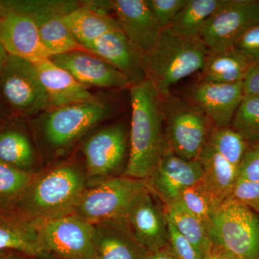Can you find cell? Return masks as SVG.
Returning <instances> with one entry per match:
<instances>
[{
	"label": "cell",
	"instance_id": "484cf974",
	"mask_svg": "<svg viewBox=\"0 0 259 259\" xmlns=\"http://www.w3.org/2000/svg\"><path fill=\"white\" fill-rule=\"evenodd\" d=\"M164 206L167 220L204 256L212 247L207 227L180 202Z\"/></svg>",
	"mask_w": 259,
	"mask_h": 259
},
{
	"label": "cell",
	"instance_id": "e575fe53",
	"mask_svg": "<svg viewBox=\"0 0 259 259\" xmlns=\"http://www.w3.org/2000/svg\"><path fill=\"white\" fill-rule=\"evenodd\" d=\"M167 246L178 259H203L195 247L168 221Z\"/></svg>",
	"mask_w": 259,
	"mask_h": 259
},
{
	"label": "cell",
	"instance_id": "5b68a950",
	"mask_svg": "<svg viewBox=\"0 0 259 259\" xmlns=\"http://www.w3.org/2000/svg\"><path fill=\"white\" fill-rule=\"evenodd\" d=\"M160 97L168 148L184 159H198L207 144L212 122L187 99L171 93Z\"/></svg>",
	"mask_w": 259,
	"mask_h": 259
},
{
	"label": "cell",
	"instance_id": "d6986e66",
	"mask_svg": "<svg viewBox=\"0 0 259 259\" xmlns=\"http://www.w3.org/2000/svg\"><path fill=\"white\" fill-rule=\"evenodd\" d=\"M125 76L131 86L147 79L142 55L135 49L121 30L100 37L88 48Z\"/></svg>",
	"mask_w": 259,
	"mask_h": 259
},
{
	"label": "cell",
	"instance_id": "7a4b0ae2",
	"mask_svg": "<svg viewBox=\"0 0 259 259\" xmlns=\"http://www.w3.org/2000/svg\"><path fill=\"white\" fill-rule=\"evenodd\" d=\"M208 51L200 37L163 28L152 50L142 56L146 77L160 97L168 95L175 83L202 71Z\"/></svg>",
	"mask_w": 259,
	"mask_h": 259
},
{
	"label": "cell",
	"instance_id": "1f68e13d",
	"mask_svg": "<svg viewBox=\"0 0 259 259\" xmlns=\"http://www.w3.org/2000/svg\"><path fill=\"white\" fill-rule=\"evenodd\" d=\"M34 180L31 172L0 161V197H14L26 192Z\"/></svg>",
	"mask_w": 259,
	"mask_h": 259
},
{
	"label": "cell",
	"instance_id": "3957f363",
	"mask_svg": "<svg viewBox=\"0 0 259 259\" xmlns=\"http://www.w3.org/2000/svg\"><path fill=\"white\" fill-rule=\"evenodd\" d=\"M115 113L114 103L98 97L93 101L48 109L36 115L35 125L46 146L59 152Z\"/></svg>",
	"mask_w": 259,
	"mask_h": 259
},
{
	"label": "cell",
	"instance_id": "52a82bcc",
	"mask_svg": "<svg viewBox=\"0 0 259 259\" xmlns=\"http://www.w3.org/2000/svg\"><path fill=\"white\" fill-rule=\"evenodd\" d=\"M148 189L146 180L110 177L85 190L73 213L92 224L125 220L135 201Z\"/></svg>",
	"mask_w": 259,
	"mask_h": 259
},
{
	"label": "cell",
	"instance_id": "603a6c76",
	"mask_svg": "<svg viewBox=\"0 0 259 259\" xmlns=\"http://www.w3.org/2000/svg\"><path fill=\"white\" fill-rule=\"evenodd\" d=\"M202 167L201 182L218 203L231 195L238 179V168L206 144L198 158Z\"/></svg>",
	"mask_w": 259,
	"mask_h": 259
},
{
	"label": "cell",
	"instance_id": "30bf717a",
	"mask_svg": "<svg viewBox=\"0 0 259 259\" xmlns=\"http://www.w3.org/2000/svg\"><path fill=\"white\" fill-rule=\"evenodd\" d=\"M44 249L61 259H93L94 225L74 213L35 221Z\"/></svg>",
	"mask_w": 259,
	"mask_h": 259
},
{
	"label": "cell",
	"instance_id": "6da1fadb",
	"mask_svg": "<svg viewBox=\"0 0 259 259\" xmlns=\"http://www.w3.org/2000/svg\"><path fill=\"white\" fill-rule=\"evenodd\" d=\"M128 90L131 105L129 156L123 176L146 180L168 148L161 97L148 79Z\"/></svg>",
	"mask_w": 259,
	"mask_h": 259
},
{
	"label": "cell",
	"instance_id": "4316f807",
	"mask_svg": "<svg viewBox=\"0 0 259 259\" xmlns=\"http://www.w3.org/2000/svg\"><path fill=\"white\" fill-rule=\"evenodd\" d=\"M223 0H187L168 28L190 37H199L204 23L219 8Z\"/></svg>",
	"mask_w": 259,
	"mask_h": 259
},
{
	"label": "cell",
	"instance_id": "44dd1931",
	"mask_svg": "<svg viewBox=\"0 0 259 259\" xmlns=\"http://www.w3.org/2000/svg\"><path fill=\"white\" fill-rule=\"evenodd\" d=\"M94 225L93 259H146L148 252L135 240L125 220Z\"/></svg>",
	"mask_w": 259,
	"mask_h": 259
},
{
	"label": "cell",
	"instance_id": "cb8c5ba5",
	"mask_svg": "<svg viewBox=\"0 0 259 259\" xmlns=\"http://www.w3.org/2000/svg\"><path fill=\"white\" fill-rule=\"evenodd\" d=\"M252 65L235 47L208 51L199 80L232 83L243 81Z\"/></svg>",
	"mask_w": 259,
	"mask_h": 259
},
{
	"label": "cell",
	"instance_id": "8fae6325",
	"mask_svg": "<svg viewBox=\"0 0 259 259\" xmlns=\"http://www.w3.org/2000/svg\"><path fill=\"white\" fill-rule=\"evenodd\" d=\"M259 23V1L223 0L204 23L199 37L209 51L233 47L245 32Z\"/></svg>",
	"mask_w": 259,
	"mask_h": 259
},
{
	"label": "cell",
	"instance_id": "9c48e42d",
	"mask_svg": "<svg viewBox=\"0 0 259 259\" xmlns=\"http://www.w3.org/2000/svg\"><path fill=\"white\" fill-rule=\"evenodd\" d=\"M0 95L19 115L36 116L48 109L47 93L36 65L15 56H8L0 77Z\"/></svg>",
	"mask_w": 259,
	"mask_h": 259
},
{
	"label": "cell",
	"instance_id": "277c9868",
	"mask_svg": "<svg viewBox=\"0 0 259 259\" xmlns=\"http://www.w3.org/2000/svg\"><path fill=\"white\" fill-rule=\"evenodd\" d=\"M85 177L79 166L67 163L32 181L26 190L27 207L32 221H45L73 213L86 190Z\"/></svg>",
	"mask_w": 259,
	"mask_h": 259
},
{
	"label": "cell",
	"instance_id": "ab89813d",
	"mask_svg": "<svg viewBox=\"0 0 259 259\" xmlns=\"http://www.w3.org/2000/svg\"><path fill=\"white\" fill-rule=\"evenodd\" d=\"M146 259H178L168 246L155 252H148Z\"/></svg>",
	"mask_w": 259,
	"mask_h": 259
},
{
	"label": "cell",
	"instance_id": "8992f818",
	"mask_svg": "<svg viewBox=\"0 0 259 259\" xmlns=\"http://www.w3.org/2000/svg\"><path fill=\"white\" fill-rule=\"evenodd\" d=\"M212 243L238 259H259V215L244 204L226 199L209 225Z\"/></svg>",
	"mask_w": 259,
	"mask_h": 259
},
{
	"label": "cell",
	"instance_id": "f546056e",
	"mask_svg": "<svg viewBox=\"0 0 259 259\" xmlns=\"http://www.w3.org/2000/svg\"><path fill=\"white\" fill-rule=\"evenodd\" d=\"M231 127L239 133L249 145L259 142V95L243 97Z\"/></svg>",
	"mask_w": 259,
	"mask_h": 259
},
{
	"label": "cell",
	"instance_id": "d6a6232c",
	"mask_svg": "<svg viewBox=\"0 0 259 259\" xmlns=\"http://www.w3.org/2000/svg\"><path fill=\"white\" fill-rule=\"evenodd\" d=\"M187 0H147L148 7L162 28H166L185 6Z\"/></svg>",
	"mask_w": 259,
	"mask_h": 259
},
{
	"label": "cell",
	"instance_id": "f35d334b",
	"mask_svg": "<svg viewBox=\"0 0 259 259\" xmlns=\"http://www.w3.org/2000/svg\"><path fill=\"white\" fill-rule=\"evenodd\" d=\"M203 259H238L227 251L222 247L212 243L208 253L203 257Z\"/></svg>",
	"mask_w": 259,
	"mask_h": 259
},
{
	"label": "cell",
	"instance_id": "d590c367",
	"mask_svg": "<svg viewBox=\"0 0 259 259\" xmlns=\"http://www.w3.org/2000/svg\"><path fill=\"white\" fill-rule=\"evenodd\" d=\"M251 65L259 63V23L250 28L234 46Z\"/></svg>",
	"mask_w": 259,
	"mask_h": 259
},
{
	"label": "cell",
	"instance_id": "74e56055",
	"mask_svg": "<svg viewBox=\"0 0 259 259\" xmlns=\"http://www.w3.org/2000/svg\"><path fill=\"white\" fill-rule=\"evenodd\" d=\"M242 83L244 96L259 95V63L250 66Z\"/></svg>",
	"mask_w": 259,
	"mask_h": 259
},
{
	"label": "cell",
	"instance_id": "83f0119b",
	"mask_svg": "<svg viewBox=\"0 0 259 259\" xmlns=\"http://www.w3.org/2000/svg\"><path fill=\"white\" fill-rule=\"evenodd\" d=\"M35 160L32 142L23 131L8 130L0 134V161L30 172Z\"/></svg>",
	"mask_w": 259,
	"mask_h": 259
},
{
	"label": "cell",
	"instance_id": "f1b7e54d",
	"mask_svg": "<svg viewBox=\"0 0 259 259\" xmlns=\"http://www.w3.org/2000/svg\"><path fill=\"white\" fill-rule=\"evenodd\" d=\"M207 144L225 159L238 168L249 144L233 127L212 126Z\"/></svg>",
	"mask_w": 259,
	"mask_h": 259
},
{
	"label": "cell",
	"instance_id": "ba28073f",
	"mask_svg": "<svg viewBox=\"0 0 259 259\" xmlns=\"http://www.w3.org/2000/svg\"><path fill=\"white\" fill-rule=\"evenodd\" d=\"M81 5V2L71 0L0 2V8L24 13L33 20L50 57L71 51L87 50L74 40L64 22V17Z\"/></svg>",
	"mask_w": 259,
	"mask_h": 259
},
{
	"label": "cell",
	"instance_id": "d4e9b609",
	"mask_svg": "<svg viewBox=\"0 0 259 259\" xmlns=\"http://www.w3.org/2000/svg\"><path fill=\"white\" fill-rule=\"evenodd\" d=\"M10 248L40 259L51 258L44 249L35 221H0V250Z\"/></svg>",
	"mask_w": 259,
	"mask_h": 259
},
{
	"label": "cell",
	"instance_id": "60d3db41",
	"mask_svg": "<svg viewBox=\"0 0 259 259\" xmlns=\"http://www.w3.org/2000/svg\"><path fill=\"white\" fill-rule=\"evenodd\" d=\"M8 54L5 50V48L0 42V77L3 74L4 71L5 64H6L7 60H8Z\"/></svg>",
	"mask_w": 259,
	"mask_h": 259
},
{
	"label": "cell",
	"instance_id": "e0dca14e",
	"mask_svg": "<svg viewBox=\"0 0 259 259\" xmlns=\"http://www.w3.org/2000/svg\"><path fill=\"white\" fill-rule=\"evenodd\" d=\"M113 12L120 30L141 55L152 50L162 30L150 9L147 0H112Z\"/></svg>",
	"mask_w": 259,
	"mask_h": 259
},
{
	"label": "cell",
	"instance_id": "7c38bea8",
	"mask_svg": "<svg viewBox=\"0 0 259 259\" xmlns=\"http://www.w3.org/2000/svg\"><path fill=\"white\" fill-rule=\"evenodd\" d=\"M129 148V129L124 122L106 126L85 141L82 152L90 177L113 175L125 163Z\"/></svg>",
	"mask_w": 259,
	"mask_h": 259
},
{
	"label": "cell",
	"instance_id": "ac0fdd59",
	"mask_svg": "<svg viewBox=\"0 0 259 259\" xmlns=\"http://www.w3.org/2000/svg\"><path fill=\"white\" fill-rule=\"evenodd\" d=\"M244 97L242 81L232 83L207 82L199 80L189 90L187 100L207 116L213 126H231Z\"/></svg>",
	"mask_w": 259,
	"mask_h": 259
},
{
	"label": "cell",
	"instance_id": "8d00e7d4",
	"mask_svg": "<svg viewBox=\"0 0 259 259\" xmlns=\"http://www.w3.org/2000/svg\"><path fill=\"white\" fill-rule=\"evenodd\" d=\"M238 180L259 182V142L249 145L238 167Z\"/></svg>",
	"mask_w": 259,
	"mask_h": 259
},
{
	"label": "cell",
	"instance_id": "5bb4252c",
	"mask_svg": "<svg viewBox=\"0 0 259 259\" xmlns=\"http://www.w3.org/2000/svg\"><path fill=\"white\" fill-rule=\"evenodd\" d=\"M135 240L148 252L168 245V220L164 206L149 190L131 206L125 218Z\"/></svg>",
	"mask_w": 259,
	"mask_h": 259
},
{
	"label": "cell",
	"instance_id": "2e32d148",
	"mask_svg": "<svg viewBox=\"0 0 259 259\" xmlns=\"http://www.w3.org/2000/svg\"><path fill=\"white\" fill-rule=\"evenodd\" d=\"M49 59L90 88H131L129 81L118 70L97 54L88 50H75L51 56Z\"/></svg>",
	"mask_w": 259,
	"mask_h": 259
},
{
	"label": "cell",
	"instance_id": "ffe728a7",
	"mask_svg": "<svg viewBox=\"0 0 259 259\" xmlns=\"http://www.w3.org/2000/svg\"><path fill=\"white\" fill-rule=\"evenodd\" d=\"M35 65L47 93L48 109L93 101L98 98L90 92V88L81 84L50 59Z\"/></svg>",
	"mask_w": 259,
	"mask_h": 259
},
{
	"label": "cell",
	"instance_id": "9a60e30c",
	"mask_svg": "<svg viewBox=\"0 0 259 259\" xmlns=\"http://www.w3.org/2000/svg\"><path fill=\"white\" fill-rule=\"evenodd\" d=\"M0 42L8 55L35 64L50 58L36 25L20 12L0 8Z\"/></svg>",
	"mask_w": 259,
	"mask_h": 259
},
{
	"label": "cell",
	"instance_id": "b9f144b4",
	"mask_svg": "<svg viewBox=\"0 0 259 259\" xmlns=\"http://www.w3.org/2000/svg\"><path fill=\"white\" fill-rule=\"evenodd\" d=\"M8 259H24V258H22V257H20V255L13 254V255H10V258Z\"/></svg>",
	"mask_w": 259,
	"mask_h": 259
},
{
	"label": "cell",
	"instance_id": "7bdbcfd3",
	"mask_svg": "<svg viewBox=\"0 0 259 259\" xmlns=\"http://www.w3.org/2000/svg\"><path fill=\"white\" fill-rule=\"evenodd\" d=\"M0 259H5V258H3V257H2L1 255H0Z\"/></svg>",
	"mask_w": 259,
	"mask_h": 259
},
{
	"label": "cell",
	"instance_id": "7402d4cb",
	"mask_svg": "<svg viewBox=\"0 0 259 259\" xmlns=\"http://www.w3.org/2000/svg\"><path fill=\"white\" fill-rule=\"evenodd\" d=\"M64 22L74 40L86 49L105 34L120 30L116 19L93 2L81 3L64 17Z\"/></svg>",
	"mask_w": 259,
	"mask_h": 259
},
{
	"label": "cell",
	"instance_id": "4fadbf2b",
	"mask_svg": "<svg viewBox=\"0 0 259 259\" xmlns=\"http://www.w3.org/2000/svg\"><path fill=\"white\" fill-rule=\"evenodd\" d=\"M199 159L186 160L167 148L148 180V190L163 205L178 202L181 194L202 179Z\"/></svg>",
	"mask_w": 259,
	"mask_h": 259
},
{
	"label": "cell",
	"instance_id": "836d02e7",
	"mask_svg": "<svg viewBox=\"0 0 259 259\" xmlns=\"http://www.w3.org/2000/svg\"><path fill=\"white\" fill-rule=\"evenodd\" d=\"M228 199L244 204L259 215V182L237 181Z\"/></svg>",
	"mask_w": 259,
	"mask_h": 259
},
{
	"label": "cell",
	"instance_id": "4dcf8cb0",
	"mask_svg": "<svg viewBox=\"0 0 259 259\" xmlns=\"http://www.w3.org/2000/svg\"><path fill=\"white\" fill-rule=\"evenodd\" d=\"M178 202L201 220L207 226V229L211 216L221 205L204 187L201 180L186 189L181 194Z\"/></svg>",
	"mask_w": 259,
	"mask_h": 259
}]
</instances>
